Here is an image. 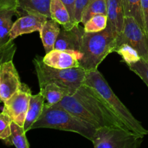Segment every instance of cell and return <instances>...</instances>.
I'll list each match as a JSON object with an SVG mask.
<instances>
[{"label":"cell","mask_w":148,"mask_h":148,"mask_svg":"<svg viewBox=\"0 0 148 148\" xmlns=\"http://www.w3.org/2000/svg\"><path fill=\"white\" fill-rule=\"evenodd\" d=\"M49 11L51 19L57 22L65 30H70L77 25L74 23L67 8L61 0H51Z\"/></svg>","instance_id":"2e32d148"},{"label":"cell","mask_w":148,"mask_h":148,"mask_svg":"<svg viewBox=\"0 0 148 148\" xmlns=\"http://www.w3.org/2000/svg\"><path fill=\"white\" fill-rule=\"evenodd\" d=\"M84 33V28L79 25H75L70 30L63 28L59 33L54 49L80 51Z\"/></svg>","instance_id":"4fadbf2b"},{"label":"cell","mask_w":148,"mask_h":148,"mask_svg":"<svg viewBox=\"0 0 148 148\" xmlns=\"http://www.w3.org/2000/svg\"><path fill=\"white\" fill-rule=\"evenodd\" d=\"M17 14L20 12L27 13H39L43 14L48 18H51L50 7L51 0H17Z\"/></svg>","instance_id":"d6986e66"},{"label":"cell","mask_w":148,"mask_h":148,"mask_svg":"<svg viewBox=\"0 0 148 148\" xmlns=\"http://www.w3.org/2000/svg\"><path fill=\"white\" fill-rule=\"evenodd\" d=\"M18 72L13 60L7 61L0 65V100L2 103L7 101L21 88Z\"/></svg>","instance_id":"9c48e42d"},{"label":"cell","mask_w":148,"mask_h":148,"mask_svg":"<svg viewBox=\"0 0 148 148\" xmlns=\"http://www.w3.org/2000/svg\"><path fill=\"white\" fill-rule=\"evenodd\" d=\"M97 14H106V0H90L82 13L81 23L85 24L88 20Z\"/></svg>","instance_id":"ffe728a7"},{"label":"cell","mask_w":148,"mask_h":148,"mask_svg":"<svg viewBox=\"0 0 148 148\" xmlns=\"http://www.w3.org/2000/svg\"><path fill=\"white\" fill-rule=\"evenodd\" d=\"M106 14H97L91 17L84 24L85 33H98L105 30L108 25Z\"/></svg>","instance_id":"603a6c76"},{"label":"cell","mask_w":148,"mask_h":148,"mask_svg":"<svg viewBox=\"0 0 148 148\" xmlns=\"http://www.w3.org/2000/svg\"><path fill=\"white\" fill-rule=\"evenodd\" d=\"M118 33L108 22L105 30L98 33H85L82 38L79 60L80 66L87 72L98 69L109 53L115 52Z\"/></svg>","instance_id":"7a4b0ae2"},{"label":"cell","mask_w":148,"mask_h":148,"mask_svg":"<svg viewBox=\"0 0 148 148\" xmlns=\"http://www.w3.org/2000/svg\"><path fill=\"white\" fill-rule=\"evenodd\" d=\"M17 10V0H0V50L12 41L10 31L14 23L12 18Z\"/></svg>","instance_id":"7c38bea8"},{"label":"cell","mask_w":148,"mask_h":148,"mask_svg":"<svg viewBox=\"0 0 148 148\" xmlns=\"http://www.w3.org/2000/svg\"><path fill=\"white\" fill-rule=\"evenodd\" d=\"M128 66L130 70L140 77L148 87V61L141 59L138 62Z\"/></svg>","instance_id":"484cf974"},{"label":"cell","mask_w":148,"mask_h":148,"mask_svg":"<svg viewBox=\"0 0 148 148\" xmlns=\"http://www.w3.org/2000/svg\"><path fill=\"white\" fill-rule=\"evenodd\" d=\"M108 23L112 25L117 33L122 31L125 18L124 7L121 0H106Z\"/></svg>","instance_id":"e0dca14e"},{"label":"cell","mask_w":148,"mask_h":148,"mask_svg":"<svg viewBox=\"0 0 148 148\" xmlns=\"http://www.w3.org/2000/svg\"><path fill=\"white\" fill-rule=\"evenodd\" d=\"M12 119L8 114L1 111L0 113V140L5 142L8 145H10V136H11Z\"/></svg>","instance_id":"d4e9b609"},{"label":"cell","mask_w":148,"mask_h":148,"mask_svg":"<svg viewBox=\"0 0 148 148\" xmlns=\"http://www.w3.org/2000/svg\"><path fill=\"white\" fill-rule=\"evenodd\" d=\"M121 1L124 7L125 17H134L144 29V22L141 10V0H121Z\"/></svg>","instance_id":"44dd1931"},{"label":"cell","mask_w":148,"mask_h":148,"mask_svg":"<svg viewBox=\"0 0 148 148\" xmlns=\"http://www.w3.org/2000/svg\"><path fill=\"white\" fill-rule=\"evenodd\" d=\"M124 43L132 46L141 59L148 61V38L144 29L132 17H125L122 31L117 36L116 48Z\"/></svg>","instance_id":"52a82bcc"},{"label":"cell","mask_w":148,"mask_h":148,"mask_svg":"<svg viewBox=\"0 0 148 148\" xmlns=\"http://www.w3.org/2000/svg\"><path fill=\"white\" fill-rule=\"evenodd\" d=\"M44 106V97L40 92L35 95H32L23 126V129L25 132L31 130L33 125L43 113Z\"/></svg>","instance_id":"5bb4252c"},{"label":"cell","mask_w":148,"mask_h":148,"mask_svg":"<svg viewBox=\"0 0 148 148\" xmlns=\"http://www.w3.org/2000/svg\"><path fill=\"white\" fill-rule=\"evenodd\" d=\"M53 129L80 134L92 142L96 129L84 122L59 105L44 106L43 113L32 127L34 129Z\"/></svg>","instance_id":"3957f363"},{"label":"cell","mask_w":148,"mask_h":148,"mask_svg":"<svg viewBox=\"0 0 148 148\" xmlns=\"http://www.w3.org/2000/svg\"><path fill=\"white\" fill-rule=\"evenodd\" d=\"M23 127L12 121L11 124L10 136L11 145H13L16 148H30Z\"/></svg>","instance_id":"7402d4cb"},{"label":"cell","mask_w":148,"mask_h":148,"mask_svg":"<svg viewBox=\"0 0 148 148\" xmlns=\"http://www.w3.org/2000/svg\"><path fill=\"white\" fill-rule=\"evenodd\" d=\"M17 46L14 43V40L4 46L0 50V65L7 61L13 60L14 54H15Z\"/></svg>","instance_id":"4316f807"},{"label":"cell","mask_w":148,"mask_h":148,"mask_svg":"<svg viewBox=\"0 0 148 148\" xmlns=\"http://www.w3.org/2000/svg\"><path fill=\"white\" fill-rule=\"evenodd\" d=\"M74 95L79 98V101L93 116L98 121L100 128L103 127H116L130 132L122 122L108 109L94 91L86 85L83 84L79 87Z\"/></svg>","instance_id":"5b68a950"},{"label":"cell","mask_w":148,"mask_h":148,"mask_svg":"<svg viewBox=\"0 0 148 148\" xmlns=\"http://www.w3.org/2000/svg\"><path fill=\"white\" fill-rule=\"evenodd\" d=\"M60 31L59 23L51 18L48 19L43 25L39 33L46 53L54 49L55 43Z\"/></svg>","instance_id":"ac0fdd59"},{"label":"cell","mask_w":148,"mask_h":148,"mask_svg":"<svg viewBox=\"0 0 148 148\" xmlns=\"http://www.w3.org/2000/svg\"><path fill=\"white\" fill-rule=\"evenodd\" d=\"M143 137L116 127L96 129L92 140L94 148H139Z\"/></svg>","instance_id":"8992f818"},{"label":"cell","mask_w":148,"mask_h":148,"mask_svg":"<svg viewBox=\"0 0 148 148\" xmlns=\"http://www.w3.org/2000/svg\"><path fill=\"white\" fill-rule=\"evenodd\" d=\"M39 92L43 95L45 106L50 107L60 103L67 95H73L69 90L54 83H49L39 86Z\"/></svg>","instance_id":"9a60e30c"},{"label":"cell","mask_w":148,"mask_h":148,"mask_svg":"<svg viewBox=\"0 0 148 148\" xmlns=\"http://www.w3.org/2000/svg\"><path fill=\"white\" fill-rule=\"evenodd\" d=\"M94 91L108 109L116 116L130 132L144 137L148 134V130L133 116L112 90L111 88L98 69L88 72L84 83Z\"/></svg>","instance_id":"6da1fadb"},{"label":"cell","mask_w":148,"mask_h":148,"mask_svg":"<svg viewBox=\"0 0 148 148\" xmlns=\"http://www.w3.org/2000/svg\"><path fill=\"white\" fill-rule=\"evenodd\" d=\"M48 17L39 13H27L19 17L13 23L10 39L14 40L20 36L34 32H40Z\"/></svg>","instance_id":"8fae6325"},{"label":"cell","mask_w":148,"mask_h":148,"mask_svg":"<svg viewBox=\"0 0 148 148\" xmlns=\"http://www.w3.org/2000/svg\"><path fill=\"white\" fill-rule=\"evenodd\" d=\"M89 1L90 0H75L74 20L76 25H79L81 23L82 13Z\"/></svg>","instance_id":"83f0119b"},{"label":"cell","mask_w":148,"mask_h":148,"mask_svg":"<svg viewBox=\"0 0 148 148\" xmlns=\"http://www.w3.org/2000/svg\"><path fill=\"white\" fill-rule=\"evenodd\" d=\"M32 92L29 87L23 83L21 88L4 102L2 111L8 114L13 122L23 127Z\"/></svg>","instance_id":"ba28073f"},{"label":"cell","mask_w":148,"mask_h":148,"mask_svg":"<svg viewBox=\"0 0 148 148\" xmlns=\"http://www.w3.org/2000/svg\"><path fill=\"white\" fill-rule=\"evenodd\" d=\"M115 52L121 56L123 61L128 66L137 63L141 59V57L137 50L134 49L132 46L125 43L119 46L116 49Z\"/></svg>","instance_id":"cb8c5ba5"},{"label":"cell","mask_w":148,"mask_h":148,"mask_svg":"<svg viewBox=\"0 0 148 148\" xmlns=\"http://www.w3.org/2000/svg\"><path fill=\"white\" fill-rule=\"evenodd\" d=\"M33 64L39 86L54 83L69 90L73 94L83 85L88 74V72L81 66L66 69L50 67L45 64L43 59L39 56L33 59Z\"/></svg>","instance_id":"277c9868"},{"label":"cell","mask_w":148,"mask_h":148,"mask_svg":"<svg viewBox=\"0 0 148 148\" xmlns=\"http://www.w3.org/2000/svg\"><path fill=\"white\" fill-rule=\"evenodd\" d=\"M82 57V53L80 51L53 49L46 53L42 59L43 63L50 67L66 69L79 67V60Z\"/></svg>","instance_id":"30bf717a"},{"label":"cell","mask_w":148,"mask_h":148,"mask_svg":"<svg viewBox=\"0 0 148 148\" xmlns=\"http://www.w3.org/2000/svg\"><path fill=\"white\" fill-rule=\"evenodd\" d=\"M141 10L145 31L148 38V0H141Z\"/></svg>","instance_id":"f1b7e54d"},{"label":"cell","mask_w":148,"mask_h":148,"mask_svg":"<svg viewBox=\"0 0 148 148\" xmlns=\"http://www.w3.org/2000/svg\"><path fill=\"white\" fill-rule=\"evenodd\" d=\"M61 1L64 4L65 6H66L68 11H69V14H70V16L71 17H72V20H73L74 23H75V20H74V13H75V0H61Z\"/></svg>","instance_id":"f546056e"}]
</instances>
